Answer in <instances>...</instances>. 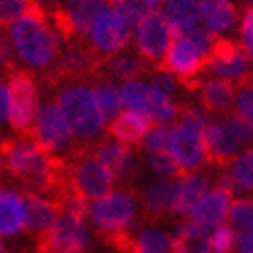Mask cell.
<instances>
[{"mask_svg": "<svg viewBox=\"0 0 253 253\" xmlns=\"http://www.w3.org/2000/svg\"><path fill=\"white\" fill-rule=\"evenodd\" d=\"M243 2H245L247 6H251V8H253V0H243Z\"/></svg>", "mask_w": 253, "mask_h": 253, "instance_id": "cell-44", "label": "cell"}, {"mask_svg": "<svg viewBox=\"0 0 253 253\" xmlns=\"http://www.w3.org/2000/svg\"><path fill=\"white\" fill-rule=\"evenodd\" d=\"M167 10V19L175 25L177 33L198 25L200 19V0H163Z\"/></svg>", "mask_w": 253, "mask_h": 253, "instance_id": "cell-27", "label": "cell"}, {"mask_svg": "<svg viewBox=\"0 0 253 253\" xmlns=\"http://www.w3.org/2000/svg\"><path fill=\"white\" fill-rule=\"evenodd\" d=\"M113 183H116V177L111 175V171L105 165H101L91 155L88 144H79L70 155H66L64 194H72L88 204V202H95L99 198L107 196L113 189Z\"/></svg>", "mask_w": 253, "mask_h": 253, "instance_id": "cell-3", "label": "cell"}, {"mask_svg": "<svg viewBox=\"0 0 253 253\" xmlns=\"http://www.w3.org/2000/svg\"><path fill=\"white\" fill-rule=\"evenodd\" d=\"M175 183L171 179L153 181L142 194V210L148 220H161L173 212V194Z\"/></svg>", "mask_w": 253, "mask_h": 253, "instance_id": "cell-22", "label": "cell"}, {"mask_svg": "<svg viewBox=\"0 0 253 253\" xmlns=\"http://www.w3.org/2000/svg\"><path fill=\"white\" fill-rule=\"evenodd\" d=\"M105 4H109L113 10H116L118 15L126 21L128 27L130 25L134 27V25L148 12L142 0H105Z\"/></svg>", "mask_w": 253, "mask_h": 253, "instance_id": "cell-33", "label": "cell"}, {"mask_svg": "<svg viewBox=\"0 0 253 253\" xmlns=\"http://www.w3.org/2000/svg\"><path fill=\"white\" fill-rule=\"evenodd\" d=\"M210 249L214 253H231L235 247V231L231 224H218L210 231Z\"/></svg>", "mask_w": 253, "mask_h": 253, "instance_id": "cell-36", "label": "cell"}, {"mask_svg": "<svg viewBox=\"0 0 253 253\" xmlns=\"http://www.w3.org/2000/svg\"><path fill=\"white\" fill-rule=\"evenodd\" d=\"M60 88V86H58ZM56 105L60 107L72 136L79 144H86L105 130V116L99 107L95 88L88 83H68L62 84L56 97Z\"/></svg>", "mask_w": 253, "mask_h": 253, "instance_id": "cell-2", "label": "cell"}, {"mask_svg": "<svg viewBox=\"0 0 253 253\" xmlns=\"http://www.w3.org/2000/svg\"><path fill=\"white\" fill-rule=\"evenodd\" d=\"M173 122H175V126H181V128H185V130H192V132L202 134L210 120H208L206 113H202L196 107H181L179 105V109H177V116H175Z\"/></svg>", "mask_w": 253, "mask_h": 253, "instance_id": "cell-35", "label": "cell"}, {"mask_svg": "<svg viewBox=\"0 0 253 253\" xmlns=\"http://www.w3.org/2000/svg\"><path fill=\"white\" fill-rule=\"evenodd\" d=\"M200 103L208 113L229 116L235 107V84L224 79H204L198 86Z\"/></svg>", "mask_w": 253, "mask_h": 253, "instance_id": "cell-20", "label": "cell"}, {"mask_svg": "<svg viewBox=\"0 0 253 253\" xmlns=\"http://www.w3.org/2000/svg\"><path fill=\"white\" fill-rule=\"evenodd\" d=\"M208 74H216L233 84H239L253 77V66L243 43L231 37L214 33L208 49Z\"/></svg>", "mask_w": 253, "mask_h": 253, "instance_id": "cell-13", "label": "cell"}, {"mask_svg": "<svg viewBox=\"0 0 253 253\" xmlns=\"http://www.w3.org/2000/svg\"><path fill=\"white\" fill-rule=\"evenodd\" d=\"M0 175H2V155H0Z\"/></svg>", "mask_w": 253, "mask_h": 253, "instance_id": "cell-45", "label": "cell"}, {"mask_svg": "<svg viewBox=\"0 0 253 253\" xmlns=\"http://www.w3.org/2000/svg\"><path fill=\"white\" fill-rule=\"evenodd\" d=\"M25 226V200L12 189H0V235L10 237Z\"/></svg>", "mask_w": 253, "mask_h": 253, "instance_id": "cell-26", "label": "cell"}, {"mask_svg": "<svg viewBox=\"0 0 253 253\" xmlns=\"http://www.w3.org/2000/svg\"><path fill=\"white\" fill-rule=\"evenodd\" d=\"M130 43V29L126 21L113 8H103L97 12L88 27L84 45L101 64L105 60L122 54Z\"/></svg>", "mask_w": 253, "mask_h": 253, "instance_id": "cell-9", "label": "cell"}, {"mask_svg": "<svg viewBox=\"0 0 253 253\" xmlns=\"http://www.w3.org/2000/svg\"><path fill=\"white\" fill-rule=\"evenodd\" d=\"M210 229L194 220L177 226L171 237V253H206L210 249Z\"/></svg>", "mask_w": 253, "mask_h": 253, "instance_id": "cell-25", "label": "cell"}, {"mask_svg": "<svg viewBox=\"0 0 253 253\" xmlns=\"http://www.w3.org/2000/svg\"><path fill=\"white\" fill-rule=\"evenodd\" d=\"M25 136H29L35 144H40L43 150L52 155H60L64 150L70 155L79 146L74 144V136L68 128L64 116H62L60 107L56 105V101H49V99H43L37 103L33 122L29 126V130L25 132Z\"/></svg>", "mask_w": 253, "mask_h": 253, "instance_id": "cell-5", "label": "cell"}, {"mask_svg": "<svg viewBox=\"0 0 253 253\" xmlns=\"http://www.w3.org/2000/svg\"><path fill=\"white\" fill-rule=\"evenodd\" d=\"M136 194L132 189H118V192H109L107 196L95 200L88 206V216L99 237H105L118 231L130 229L136 216Z\"/></svg>", "mask_w": 253, "mask_h": 253, "instance_id": "cell-11", "label": "cell"}, {"mask_svg": "<svg viewBox=\"0 0 253 253\" xmlns=\"http://www.w3.org/2000/svg\"><path fill=\"white\" fill-rule=\"evenodd\" d=\"M157 70L169 72L181 88L196 93L202 81L208 79V54L185 35H177Z\"/></svg>", "mask_w": 253, "mask_h": 253, "instance_id": "cell-4", "label": "cell"}, {"mask_svg": "<svg viewBox=\"0 0 253 253\" xmlns=\"http://www.w3.org/2000/svg\"><path fill=\"white\" fill-rule=\"evenodd\" d=\"M169 155L177 163V167L183 171V175L196 171L202 163H206V148L202 134L185 130L181 126H173L169 134Z\"/></svg>", "mask_w": 253, "mask_h": 253, "instance_id": "cell-15", "label": "cell"}, {"mask_svg": "<svg viewBox=\"0 0 253 253\" xmlns=\"http://www.w3.org/2000/svg\"><path fill=\"white\" fill-rule=\"evenodd\" d=\"M10 42L17 56L29 66V70H40L42 74L54 66L62 43L42 4L25 12L10 25Z\"/></svg>", "mask_w": 253, "mask_h": 253, "instance_id": "cell-1", "label": "cell"}, {"mask_svg": "<svg viewBox=\"0 0 253 253\" xmlns=\"http://www.w3.org/2000/svg\"><path fill=\"white\" fill-rule=\"evenodd\" d=\"M0 253H4V247H2V241H0Z\"/></svg>", "mask_w": 253, "mask_h": 253, "instance_id": "cell-46", "label": "cell"}, {"mask_svg": "<svg viewBox=\"0 0 253 253\" xmlns=\"http://www.w3.org/2000/svg\"><path fill=\"white\" fill-rule=\"evenodd\" d=\"M235 113L253 124V77L235 84Z\"/></svg>", "mask_w": 253, "mask_h": 253, "instance_id": "cell-34", "label": "cell"}, {"mask_svg": "<svg viewBox=\"0 0 253 253\" xmlns=\"http://www.w3.org/2000/svg\"><path fill=\"white\" fill-rule=\"evenodd\" d=\"M25 200V226L23 231L27 235H40L47 226H52L64 208L62 202L56 198H43L42 194L27 192L23 196Z\"/></svg>", "mask_w": 253, "mask_h": 253, "instance_id": "cell-16", "label": "cell"}, {"mask_svg": "<svg viewBox=\"0 0 253 253\" xmlns=\"http://www.w3.org/2000/svg\"><path fill=\"white\" fill-rule=\"evenodd\" d=\"M208 192V179L198 173H187L179 177L175 183V194H173V212L189 216L192 208L198 204V200Z\"/></svg>", "mask_w": 253, "mask_h": 253, "instance_id": "cell-23", "label": "cell"}, {"mask_svg": "<svg viewBox=\"0 0 253 253\" xmlns=\"http://www.w3.org/2000/svg\"><path fill=\"white\" fill-rule=\"evenodd\" d=\"M17 68V60H15V52L6 40V35H2L0 31V74H8L10 70Z\"/></svg>", "mask_w": 253, "mask_h": 253, "instance_id": "cell-38", "label": "cell"}, {"mask_svg": "<svg viewBox=\"0 0 253 253\" xmlns=\"http://www.w3.org/2000/svg\"><path fill=\"white\" fill-rule=\"evenodd\" d=\"M146 165L161 179H175L183 177V171L177 167V163L167 150H146Z\"/></svg>", "mask_w": 253, "mask_h": 253, "instance_id": "cell-29", "label": "cell"}, {"mask_svg": "<svg viewBox=\"0 0 253 253\" xmlns=\"http://www.w3.org/2000/svg\"><path fill=\"white\" fill-rule=\"evenodd\" d=\"M200 12L212 33H229L239 21V10L231 0H200Z\"/></svg>", "mask_w": 253, "mask_h": 253, "instance_id": "cell-24", "label": "cell"}, {"mask_svg": "<svg viewBox=\"0 0 253 253\" xmlns=\"http://www.w3.org/2000/svg\"><path fill=\"white\" fill-rule=\"evenodd\" d=\"M226 218H229V224L235 226V229L253 233V200L243 198V200L231 202Z\"/></svg>", "mask_w": 253, "mask_h": 253, "instance_id": "cell-31", "label": "cell"}, {"mask_svg": "<svg viewBox=\"0 0 253 253\" xmlns=\"http://www.w3.org/2000/svg\"><path fill=\"white\" fill-rule=\"evenodd\" d=\"M40 6L37 0H0V31L8 29L25 12Z\"/></svg>", "mask_w": 253, "mask_h": 253, "instance_id": "cell-32", "label": "cell"}, {"mask_svg": "<svg viewBox=\"0 0 253 253\" xmlns=\"http://www.w3.org/2000/svg\"><path fill=\"white\" fill-rule=\"evenodd\" d=\"M229 177L237 187L253 189V146L247 148L243 155H237L229 165Z\"/></svg>", "mask_w": 253, "mask_h": 253, "instance_id": "cell-28", "label": "cell"}, {"mask_svg": "<svg viewBox=\"0 0 253 253\" xmlns=\"http://www.w3.org/2000/svg\"><path fill=\"white\" fill-rule=\"evenodd\" d=\"M148 70L150 68L140 56L136 58L132 54H118L101 64L97 81H120V83L140 81L148 74Z\"/></svg>", "mask_w": 253, "mask_h": 253, "instance_id": "cell-21", "label": "cell"}, {"mask_svg": "<svg viewBox=\"0 0 253 253\" xmlns=\"http://www.w3.org/2000/svg\"><path fill=\"white\" fill-rule=\"evenodd\" d=\"M103 8L105 0H64L45 12L62 43H84L93 19Z\"/></svg>", "mask_w": 253, "mask_h": 253, "instance_id": "cell-7", "label": "cell"}, {"mask_svg": "<svg viewBox=\"0 0 253 253\" xmlns=\"http://www.w3.org/2000/svg\"><path fill=\"white\" fill-rule=\"evenodd\" d=\"M202 140L206 148V163H210L216 169H226L235 161V157L241 153L245 140L237 134L229 118L208 122V126L202 132Z\"/></svg>", "mask_w": 253, "mask_h": 253, "instance_id": "cell-14", "label": "cell"}, {"mask_svg": "<svg viewBox=\"0 0 253 253\" xmlns=\"http://www.w3.org/2000/svg\"><path fill=\"white\" fill-rule=\"evenodd\" d=\"M91 155L105 165L116 179H128L136 171V153L134 148L122 142H111V140H99L97 144L88 146Z\"/></svg>", "mask_w": 253, "mask_h": 253, "instance_id": "cell-17", "label": "cell"}, {"mask_svg": "<svg viewBox=\"0 0 253 253\" xmlns=\"http://www.w3.org/2000/svg\"><path fill=\"white\" fill-rule=\"evenodd\" d=\"M153 124L155 122L142 116V113L120 111L105 130H107V138H113L116 142L128 144V146H138V144H142L144 136L153 128Z\"/></svg>", "mask_w": 253, "mask_h": 253, "instance_id": "cell-19", "label": "cell"}, {"mask_svg": "<svg viewBox=\"0 0 253 253\" xmlns=\"http://www.w3.org/2000/svg\"><path fill=\"white\" fill-rule=\"evenodd\" d=\"M241 35H243V43L247 54L253 58V8L247 6L243 12V21H241Z\"/></svg>", "mask_w": 253, "mask_h": 253, "instance_id": "cell-39", "label": "cell"}, {"mask_svg": "<svg viewBox=\"0 0 253 253\" xmlns=\"http://www.w3.org/2000/svg\"><path fill=\"white\" fill-rule=\"evenodd\" d=\"M8 88V124L15 134H25L33 122L40 103V79L29 68H15L6 74Z\"/></svg>", "mask_w": 253, "mask_h": 253, "instance_id": "cell-6", "label": "cell"}, {"mask_svg": "<svg viewBox=\"0 0 253 253\" xmlns=\"http://www.w3.org/2000/svg\"><path fill=\"white\" fill-rule=\"evenodd\" d=\"M169 134L171 128L165 124H153V128L148 130V134L144 136V148L146 150H167V142H169Z\"/></svg>", "mask_w": 253, "mask_h": 253, "instance_id": "cell-37", "label": "cell"}, {"mask_svg": "<svg viewBox=\"0 0 253 253\" xmlns=\"http://www.w3.org/2000/svg\"><path fill=\"white\" fill-rule=\"evenodd\" d=\"M179 35L175 25L157 8L146 12V15L134 25V45L148 68H157L163 56L167 54L169 45Z\"/></svg>", "mask_w": 253, "mask_h": 253, "instance_id": "cell-8", "label": "cell"}, {"mask_svg": "<svg viewBox=\"0 0 253 253\" xmlns=\"http://www.w3.org/2000/svg\"><path fill=\"white\" fill-rule=\"evenodd\" d=\"M37 2H40V4H42V6L45 8V10H47V8H54V6H60L62 2H64V0H37Z\"/></svg>", "mask_w": 253, "mask_h": 253, "instance_id": "cell-42", "label": "cell"}, {"mask_svg": "<svg viewBox=\"0 0 253 253\" xmlns=\"http://www.w3.org/2000/svg\"><path fill=\"white\" fill-rule=\"evenodd\" d=\"M91 247V231L84 218L62 212L58 220L37 235V253H86Z\"/></svg>", "mask_w": 253, "mask_h": 253, "instance_id": "cell-10", "label": "cell"}, {"mask_svg": "<svg viewBox=\"0 0 253 253\" xmlns=\"http://www.w3.org/2000/svg\"><path fill=\"white\" fill-rule=\"evenodd\" d=\"M95 95H97V101H99V107L103 111L105 120L107 118H116L120 113V93L116 91V86H113L111 81H95Z\"/></svg>", "mask_w": 253, "mask_h": 253, "instance_id": "cell-30", "label": "cell"}, {"mask_svg": "<svg viewBox=\"0 0 253 253\" xmlns=\"http://www.w3.org/2000/svg\"><path fill=\"white\" fill-rule=\"evenodd\" d=\"M120 103L130 111L142 113L155 124H169L175 120L179 105L163 93L161 88L150 86L142 81H128L120 88Z\"/></svg>", "mask_w": 253, "mask_h": 253, "instance_id": "cell-12", "label": "cell"}, {"mask_svg": "<svg viewBox=\"0 0 253 253\" xmlns=\"http://www.w3.org/2000/svg\"><path fill=\"white\" fill-rule=\"evenodd\" d=\"M231 202H233V192L229 187H222V185L214 187L198 200V204L189 212V218L202 226L214 229V226L222 224Z\"/></svg>", "mask_w": 253, "mask_h": 253, "instance_id": "cell-18", "label": "cell"}, {"mask_svg": "<svg viewBox=\"0 0 253 253\" xmlns=\"http://www.w3.org/2000/svg\"><path fill=\"white\" fill-rule=\"evenodd\" d=\"M8 118V88L4 83H0V124Z\"/></svg>", "mask_w": 253, "mask_h": 253, "instance_id": "cell-41", "label": "cell"}, {"mask_svg": "<svg viewBox=\"0 0 253 253\" xmlns=\"http://www.w3.org/2000/svg\"><path fill=\"white\" fill-rule=\"evenodd\" d=\"M142 2H144V6H146V8H153V10H155V8H159V6H161L163 0H142Z\"/></svg>", "mask_w": 253, "mask_h": 253, "instance_id": "cell-43", "label": "cell"}, {"mask_svg": "<svg viewBox=\"0 0 253 253\" xmlns=\"http://www.w3.org/2000/svg\"><path fill=\"white\" fill-rule=\"evenodd\" d=\"M235 249L237 253H253V233H241L235 237Z\"/></svg>", "mask_w": 253, "mask_h": 253, "instance_id": "cell-40", "label": "cell"}]
</instances>
